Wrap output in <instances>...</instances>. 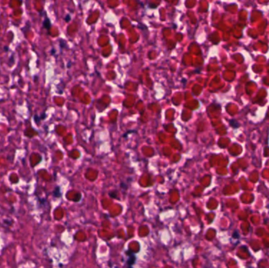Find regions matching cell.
Wrapping results in <instances>:
<instances>
[{"instance_id":"3957f363","label":"cell","mask_w":269,"mask_h":268,"mask_svg":"<svg viewBox=\"0 0 269 268\" xmlns=\"http://www.w3.org/2000/svg\"><path fill=\"white\" fill-rule=\"evenodd\" d=\"M129 256V259L128 260V265L129 266H131L133 265V263H134V261H135V256H134V255L132 254V252H131V255H128Z\"/></svg>"},{"instance_id":"5b68a950","label":"cell","mask_w":269,"mask_h":268,"mask_svg":"<svg viewBox=\"0 0 269 268\" xmlns=\"http://www.w3.org/2000/svg\"><path fill=\"white\" fill-rule=\"evenodd\" d=\"M4 50H5V51H8V50H9V47H8V46H6V47L4 48Z\"/></svg>"},{"instance_id":"7a4b0ae2","label":"cell","mask_w":269,"mask_h":268,"mask_svg":"<svg viewBox=\"0 0 269 268\" xmlns=\"http://www.w3.org/2000/svg\"><path fill=\"white\" fill-rule=\"evenodd\" d=\"M43 28H46V30H49L50 28H51V21H50V19L48 17H46L44 20V22H43Z\"/></svg>"},{"instance_id":"6da1fadb","label":"cell","mask_w":269,"mask_h":268,"mask_svg":"<svg viewBox=\"0 0 269 268\" xmlns=\"http://www.w3.org/2000/svg\"><path fill=\"white\" fill-rule=\"evenodd\" d=\"M53 196L54 197H60L61 196V188L59 187H56L54 188V191H53Z\"/></svg>"},{"instance_id":"277c9868","label":"cell","mask_w":269,"mask_h":268,"mask_svg":"<svg viewBox=\"0 0 269 268\" xmlns=\"http://www.w3.org/2000/svg\"><path fill=\"white\" fill-rule=\"evenodd\" d=\"M65 20H66V22H69V20H70V16L69 15H67V16L66 17V18H65Z\"/></svg>"}]
</instances>
